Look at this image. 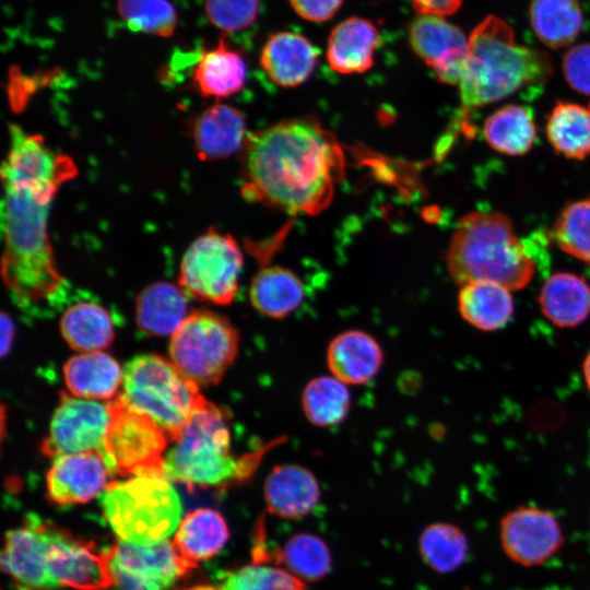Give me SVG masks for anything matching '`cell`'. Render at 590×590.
Listing matches in <instances>:
<instances>
[{
  "label": "cell",
  "instance_id": "cell-2",
  "mask_svg": "<svg viewBox=\"0 0 590 590\" xmlns=\"http://www.w3.org/2000/svg\"><path fill=\"white\" fill-rule=\"evenodd\" d=\"M240 153L241 196L292 214L323 211L345 173L341 144L316 118L249 133Z\"/></svg>",
  "mask_w": 590,
  "mask_h": 590
},
{
  "label": "cell",
  "instance_id": "cell-46",
  "mask_svg": "<svg viewBox=\"0 0 590 590\" xmlns=\"http://www.w3.org/2000/svg\"><path fill=\"white\" fill-rule=\"evenodd\" d=\"M187 590H220L219 587H212L208 585L194 586Z\"/></svg>",
  "mask_w": 590,
  "mask_h": 590
},
{
  "label": "cell",
  "instance_id": "cell-21",
  "mask_svg": "<svg viewBox=\"0 0 590 590\" xmlns=\"http://www.w3.org/2000/svg\"><path fill=\"white\" fill-rule=\"evenodd\" d=\"M319 52L303 35L283 31L271 34L266 40L260 66L278 85L293 87L312 74Z\"/></svg>",
  "mask_w": 590,
  "mask_h": 590
},
{
  "label": "cell",
  "instance_id": "cell-42",
  "mask_svg": "<svg viewBox=\"0 0 590 590\" xmlns=\"http://www.w3.org/2000/svg\"><path fill=\"white\" fill-rule=\"evenodd\" d=\"M295 12L310 22L330 20L340 9L343 0H290Z\"/></svg>",
  "mask_w": 590,
  "mask_h": 590
},
{
  "label": "cell",
  "instance_id": "cell-16",
  "mask_svg": "<svg viewBox=\"0 0 590 590\" xmlns=\"http://www.w3.org/2000/svg\"><path fill=\"white\" fill-rule=\"evenodd\" d=\"M409 39L438 81L459 85L469 52V38L459 27L442 16L421 14L410 26Z\"/></svg>",
  "mask_w": 590,
  "mask_h": 590
},
{
  "label": "cell",
  "instance_id": "cell-44",
  "mask_svg": "<svg viewBox=\"0 0 590 590\" xmlns=\"http://www.w3.org/2000/svg\"><path fill=\"white\" fill-rule=\"evenodd\" d=\"M15 326L12 318L4 311L1 312V355L5 356L13 344Z\"/></svg>",
  "mask_w": 590,
  "mask_h": 590
},
{
  "label": "cell",
  "instance_id": "cell-39",
  "mask_svg": "<svg viewBox=\"0 0 590 590\" xmlns=\"http://www.w3.org/2000/svg\"><path fill=\"white\" fill-rule=\"evenodd\" d=\"M117 11L134 32L170 37L177 27L178 15L168 0H117Z\"/></svg>",
  "mask_w": 590,
  "mask_h": 590
},
{
  "label": "cell",
  "instance_id": "cell-23",
  "mask_svg": "<svg viewBox=\"0 0 590 590\" xmlns=\"http://www.w3.org/2000/svg\"><path fill=\"white\" fill-rule=\"evenodd\" d=\"M379 42L378 28L371 21L349 17L330 33L327 47L329 66L342 74L363 73L373 67Z\"/></svg>",
  "mask_w": 590,
  "mask_h": 590
},
{
  "label": "cell",
  "instance_id": "cell-12",
  "mask_svg": "<svg viewBox=\"0 0 590 590\" xmlns=\"http://www.w3.org/2000/svg\"><path fill=\"white\" fill-rule=\"evenodd\" d=\"M499 542L505 555L522 567L541 566L564 545L558 518L536 506H519L499 520Z\"/></svg>",
  "mask_w": 590,
  "mask_h": 590
},
{
  "label": "cell",
  "instance_id": "cell-14",
  "mask_svg": "<svg viewBox=\"0 0 590 590\" xmlns=\"http://www.w3.org/2000/svg\"><path fill=\"white\" fill-rule=\"evenodd\" d=\"M48 564L61 587L104 590L113 587L106 553L48 522Z\"/></svg>",
  "mask_w": 590,
  "mask_h": 590
},
{
  "label": "cell",
  "instance_id": "cell-38",
  "mask_svg": "<svg viewBox=\"0 0 590 590\" xmlns=\"http://www.w3.org/2000/svg\"><path fill=\"white\" fill-rule=\"evenodd\" d=\"M304 581L279 564L253 559L229 571L222 579L220 590H306Z\"/></svg>",
  "mask_w": 590,
  "mask_h": 590
},
{
  "label": "cell",
  "instance_id": "cell-10",
  "mask_svg": "<svg viewBox=\"0 0 590 590\" xmlns=\"http://www.w3.org/2000/svg\"><path fill=\"white\" fill-rule=\"evenodd\" d=\"M107 403L110 420L103 457L111 475H163L169 441L166 434L151 417L129 406L120 394Z\"/></svg>",
  "mask_w": 590,
  "mask_h": 590
},
{
  "label": "cell",
  "instance_id": "cell-19",
  "mask_svg": "<svg viewBox=\"0 0 590 590\" xmlns=\"http://www.w3.org/2000/svg\"><path fill=\"white\" fill-rule=\"evenodd\" d=\"M191 137L201 161L226 158L241 151L248 137L246 120L238 108L215 103L193 119Z\"/></svg>",
  "mask_w": 590,
  "mask_h": 590
},
{
  "label": "cell",
  "instance_id": "cell-22",
  "mask_svg": "<svg viewBox=\"0 0 590 590\" xmlns=\"http://www.w3.org/2000/svg\"><path fill=\"white\" fill-rule=\"evenodd\" d=\"M384 363L379 343L367 332L347 330L332 339L327 349V365L346 385L370 381Z\"/></svg>",
  "mask_w": 590,
  "mask_h": 590
},
{
  "label": "cell",
  "instance_id": "cell-30",
  "mask_svg": "<svg viewBox=\"0 0 590 590\" xmlns=\"http://www.w3.org/2000/svg\"><path fill=\"white\" fill-rule=\"evenodd\" d=\"M60 330L73 350L96 352L111 343L115 333L114 317L99 303L79 300L63 310Z\"/></svg>",
  "mask_w": 590,
  "mask_h": 590
},
{
  "label": "cell",
  "instance_id": "cell-1",
  "mask_svg": "<svg viewBox=\"0 0 590 590\" xmlns=\"http://www.w3.org/2000/svg\"><path fill=\"white\" fill-rule=\"evenodd\" d=\"M74 161L45 139L10 127V149L1 167L3 200L1 273L14 304L31 316H49L64 305L61 276L48 234L58 190L78 175Z\"/></svg>",
  "mask_w": 590,
  "mask_h": 590
},
{
  "label": "cell",
  "instance_id": "cell-17",
  "mask_svg": "<svg viewBox=\"0 0 590 590\" xmlns=\"http://www.w3.org/2000/svg\"><path fill=\"white\" fill-rule=\"evenodd\" d=\"M111 475L96 451L69 453L54 458L47 473V495L59 505L83 504L106 488Z\"/></svg>",
  "mask_w": 590,
  "mask_h": 590
},
{
  "label": "cell",
  "instance_id": "cell-24",
  "mask_svg": "<svg viewBox=\"0 0 590 590\" xmlns=\"http://www.w3.org/2000/svg\"><path fill=\"white\" fill-rule=\"evenodd\" d=\"M538 303L554 326L575 328L590 316V284L576 273H553L544 281Z\"/></svg>",
  "mask_w": 590,
  "mask_h": 590
},
{
  "label": "cell",
  "instance_id": "cell-28",
  "mask_svg": "<svg viewBox=\"0 0 590 590\" xmlns=\"http://www.w3.org/2000/svg\"><path fill=\"white\" fill-rule=\"evenodd\" d=\"M187 296L179 286L168 282L153 283L137 298V323L148 334L173 335L187 318Z\"/></svg>",
  "mask_w": 590,
  "mask_h": 590
},
{
  "label": "cell",
  "instance_id": "cell-31",
  "mask_svg": "<svg viewBox=\"0 0 590 590\" xmlns=\"http://www.w3.org/2000/svg\"><path fill=\"white\" fill-rule=\"evenodd\" d=\"M545 133L556 153L586 160L590 155V104L557 102L546 119Z\"/></svg>",
  "mask_w": 590,
  "mask_h": 590
},
{
  "label": "cell",
  "instance_id": "cell-11",
  "mask_svg": "<svg viewBox=\"0 0 590 590\" xmlns=\"http://www.w3.org/2000/svg\"><path fill=\"white\" fill-rule=\"evenodd\" d=\"M105 553L115 590H165L192 569L169 540L151 545L117 540Z\"/></svg>",
  "mask_w": 590,
  "mask_h": 590
},
{
  "label": "cell",
  "instance_id": "cell-8",
  "mask_svg": "<svg viewBox=\"0 0 590 590\" xmlns=\"http://www.w3.org/2000/svg\"><path fill=\"white\" fill-rule=\"evenodd\" d=\"M239 334L224 316L204 309L187 316L169 342L175 366L199 386L217 384L234 363Z\"/></svg>",
  "mask_w": 590,
  "mask_h": 590
},
{
  "label": "cell",
  "instance_id": "cell-4",
  "mask_svg": "<svg viewBox=\"0 0 590 590\" xmlns=\"http://www.w3.org/2000/svg\"><path fill=\"white\" fill-rule=\"evenodd\" d=\"M452 281L463 286L491 282L508 290L526 287L536 264L518 237L511 220L499 212L473 211L462 216L446 253Z\"/></svg>",
  "mask_w": 590,
  "mask_h": 590
},
{
  "label": "cell",
  "instance_id": "cell-45",
  "mask_svg": "<svg viewBox=\"0 0 590 590\" xmlns=\"http://www.w3.org/2000/svg\"><path fill=\"white\" fill-rule=\"evenodd\" d=\"M582 375L585 379V384L590 391V352L587 354L583 363H582Z\"/></svg>",
  "mask_w": 590,
  "mask_h": 590
},
{
  "label": "cell",
  "instance_id": "cell-43",
  "mask_svg": "<svg viewBox=\"0 0 590 590\" xmlns=\"http://www.w3.org/2000/svg\"><path fill=\"white\" fill-rule=\"evenodd\" d=\"M462 0H413V9L420 14L445 16L455 13Z\"/></svg>",
  "mask_w": 590,
  "mask_h": 590
},
{
  "label": "cell",
  "instance_id": "cell-15",
  "mask_svg": "<svg viewBox=\"0 0 590 590\" xmlns=\"http://www.w3.org/2000/svg\"><path fill=\"white\" fill-rule=\"evenodd\" d=\"M48 522L30 515L25 523L8 531L1 556L2 570L21 590H63L48 564Z\"/></svg>",
  "mask_w": 590,
  "mask_h": 590
},
{
  "label": "cell",
  "instance_id": "cell-20",
  "mask_svg": "<svg viewBox=\"0 0 590 590\" xmlns=\"http://www.w3.org/2000/svg\"><path fill=\"white\" fill-rule=\"evenodd\" d=\"M247 64L241 54L221 36L213 47H201L190 74V86L201 96L221 99L245 86Z\"/></svg>",
  "mask_w": 590,
  "mask_h": 590
},
{
  "label": "cell",
  "instance_id": "cell-35",
  "mask_svg": "<svg viewBox=\"0 0 590 590\" xmlns=\"http://www.w3.org/2000/svg\"><path fill=\"white\" fill-rule=\"evenodd\" d=\"M272 557L275 564L305 583L323 579L332 566V555L327 543L306 532L292 535Z\"/></svg>",
  "mask_w": 590,
  "mask_h": 590
},
{
  "label": "cell",
  "instance_id": "cell-3",
  "mask_svg": "<svg viewBox=\"0 0 590 590\" xmlns=\"http://www.w3.org/2000/svg\"><path fill=\"white\" fill-rule=\"evenodd\" d=\"M550 56L516 43L512 28L489 15L469 38V52L459 82L461 114L502 101L520 90L547 82Z\"/></svg>",
  "mask_w": 590,
  "mask_h": 590
},
{
  "label": "cell",
  "instance_id": "cell-41",
  "mask_svg": "<svg viewBox=\"0 0 590 590\" xmlns=\"http://www.w3.org/2000/svg\"><path fill=\"white\" fill-rule=\"evenodd\" d=\"M563 73L571 88L590 96V44L577 45L564 55Z\"/></svg>",
  "mask_w": 590,
  "mask_h": 590
},
{
  "label": "cell",
  "instance_id": "cell-34",
  "mask_svg": "<svg viewBox=\"0 0 590 590\" xmlns=\"http://www.w3.org/2000/svg\"><path fill=\"white\" fill-rule=\"evenodd\" d=\"M530 21L535 35L546 46L560 48L571 44L582 26V13L576 0H533Z\"/></svg>",
  "mask_w": 590,
  "mask_h": 590
},
{
  "label": "cell",
  "instance_id": "cell-40",
  "mask_svg": "<svg viewBox=\"0 0 590 590\" xmlns=\"http://www.w3.org/2000/svg\"><path fill=\"white\" fill-rule=\"evenodd\" d=\"M258 9V0H204L209 22L225 33L238 32L251 25Z\"/></svg>",
  "mask_w": 590,
  "mask_h": 590
},
{
  "label": "cell",
  "instance_id": "cell-6",
  "mask_svg": "<svg viewBox=\"0 0 590 590\" xmlns=\"http://www.w3.org/2000/svg\"><path fill=\"white\" fill-rule=\"evenodd\" d=\"M104 518L118 540L151 545L167 540L182 515L180 498L164 475L110 482L99 495Z\"/></svg>",
  "mask_w": 590,
  "mask_h": 590
},
{
  "label": "cell",
  "instance_id": "cell-32",
  "mask_svg": "<svg viewBox=\"0 0 590 590\" xmlns=\"http://www.w3.org/2000/svg\"><path fill=\"white\" fill-rule=\"evenodd\" d=\"M483 135L496 152L519 156L528 153L538 129L531 111L524 106L508 104L492 113L483 123Z\"/></svg>",
  "mask_w": 590,
  "mask_h": 590
},
{
  "label": "cell",
  "instance_id": "cell-5",
  "mask_svg": "<svg viewBox=\"0 0 590 590\" xmlns=\"http://www.w3.org/2000/svg\"><path fill=\"white\" fill-rule=\"evenodd\" d=\"M261 458H236L231 448L227 414L205 401L184 426L165 453L163 475L194 487H222L248 477Z\"/></svg>",
  "mask_w": 590,
  "mask_h": 590
},
{
  "label": "cell",
  "instance_id": "cell-7",
  "mask_svg": "<svg viewBox=\"0 0 590 590\" xmlns=\"http://www.w3.org/2000/svg\"><path fill=\"white\" fill-rule=\"evenodd\" d=\"M119 394L129 406L151 417L172 442L206 401L199 385L156 354L138 355L126 364Z\"/></svg>",
  "mask_w": 590,
  "mask_h": 590
},
{
  "label": "cell",
  "instance_id": "cell-13",
  "mask_svg": "<svg viewBox=\"0 0 590 590\" xmlns=\"http://www.w3.org/2000/svg\"><path fill=\"white\" fill-rule=\"evenodd\" d=\"M109 420L107 402L102 403L61 392L40 450L52 459L87 451H96L103 456Z\"/></svg>",
  "mask_w": 590,
  "mask_h": 590
},
{
  "label": "cell",
  "instance_id": "cell-18",
  "mask_svg": "<svg viewBox=\"0 0 590 590\" xmlns=\"http://www.w3.org/2000/svg\"><path fill=\"white\" fill-rule=\"evenodd\" d=\"M321 489L315 474L294 463L272 468L263 485L268 511L281 519L297 520L311 514L319 504Z\"/></svg>",
  "mask_w": 590,
  "mask_h": 590
},
{
  "label": "cell",
  "instance_id": "cell-25",
  "mask_svg": "<svg viewBox=\"0 0 590 590\" xmlns=\"http://www.w3.org/2000/svg\"><path fill=\"white\" fill-rule=\"evenodd\" d=\"M63 376L70 392L87 400H113L123 381V370L118 362L101 351L69 358L63 366Z\"/></svg>",
  "mask_w": 590,
  "mask_h": 590
},
{
  "label": "cell",
  "instance_id": "cell-27",
  "mask_svg": "<svg viewBox=\"0 0 590 590\" xmlns=\"http://www.w3.org/2000/svg\"><path fill=\"white\" fill-rule=\"evenodd\" d=\"M305 290L300 279L290 269L280 266L263 267L252 278L249 299L261 315L283 319L303 303Z\"/></svg>",
  "mask_w": 590,
  "mask_h": 590
},
{
  "label": "cell",
  "instance_id": "cell-29",
  "mask_svg": "<svg viewBox=\"0 0 590 590\" xmlns=\"http://www.w3.org/2000/svg\"><path fill=\"white\" fill-rule=\"evenodd\" d=\"M458 310L469 324L489 332L508 324L515 304L507 287L491 282H473L461 286Z\"/></svg>",
  "mask_w": 590,
  "mask_h": 590
},
{
  "label": "cell",
  "instance_id": "cell-37",
  "mask_svg": "<svg viewBox=\"0 0 590 590\" xmlns=\"http://www.w3.org/2000/svg\"><path fill=\"white\" fill-rule=\"evenodd\" d=\"M550 233L560 250L590 264V198L567 204Z\"/></svg>",
  "mask_w": 590,
  "mask_h": 590
},
{
  "label": "cell",
  "instance_id": "cell-26",
  "mask_svg": "<svg viewBox=\"0 0 590 590\" xmlns=\"http://www.w3.org/2000/svg\"><path fill=\"white\" fill-rule=\"evenodd\" d=\"M229 538L223 516L210 508H199L181 518L173 539L179 555L193 568L200 560L216 555Z\"/></svg>",
  "mask_w": 590,
  "mask_h": 590
},
{
  "label": "cell",
  "instance_id": "cell-33",
  "mask_svg": "<svg viewBox=\"0 0 590 590\" xmlns=\"http://www.w3.org/2000/svg\"><path fill=\"white\" fill-rule=\"evenodd\" d=\"M417 547L421 558L432 570L446 575L465 563L470 545L460 527L437 521L423 529Z\"/></svg>",
  "mask_w": 590,
  "mask_h": 590
},
{
  "label": "cell",
  "instance_id": "cell-36",
  "mask_svg": "<svg viewBox=\"0 0 590 590\" xmlns=\"http://www.w3.org/2000/svg\"><path fill=\"white\" fill-rule=\"evenodd\" d=\"M351 394L346 384L334 376L311 379L302 393V409L314 425L329 427L340 424L347 416Z\"/></svg>",
  "mask_w": 590,
  "mask_h": 590
},
{
  "label": "cell",
  "instance_id": "cell-9",
  "mask_svg": "<svg viewBox=\"0 0 590 590\" xmlns=\"http://www.w3.org/2000/svg\"><path fill=\"white\" fill-rule=\"evenodd\" d=\"M243 263V252L235 238L210 228L185 252L178 286L187 297L228 305L238 292Z\"/></svg>",
  "mask_w": 590,
  "mask_h": 590
}]
</instances>
